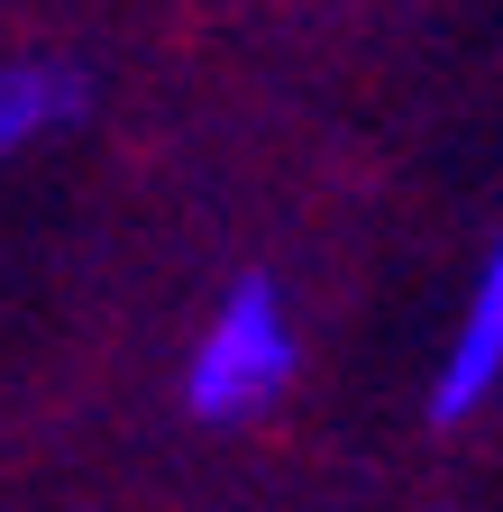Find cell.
<instances>
[{"label": "cell", "instance_id": "7a4b0ae2", "mask_svg": "<svg viewBox=\"0 0 503 512\" xmlns=\"http://www.w3.org/2000/svg\"><path fill=\"white\" fill-rule=\"evenodd\" d=\"M503 384V220L476 256V284H467V311L449 348H439V375H430V421H467L476 403H494Z\"/></svg>", "mask_w": 503, "mask_h": 512}, {"label": "cell", "instance_id": "3957f363", "mask_svg": "<svg viewBox=\"0 0 503 512\" xmlns=\"http://www.w3.org/2000/svg\"><path fill=\"white\" fill-rule=\"evenodd\" d=\"M74 110H83V74H65V64H0V165L37 138H55Z\"/></svg>", "mask_w": 503, "mask_h": 512}, {"label": "cell", "instance_id": "6da1fadb", "mask_svg": "<svg viewBox=\"0 0 503 512\" xmlns=\"http://www.w3.org/2000/svg\"><path fill=\"white\" fill-rule=\"evenodd\" d=\"M293 302L275 275H238L211 320H202V339L193 357H183V403H193V421L211 430H238V421H257L266 403H284V384H293Z\"/></svg>", "mask_w": 503, "mask_h": 512}]
</instances>
